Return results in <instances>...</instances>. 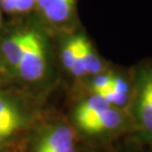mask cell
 <instances>
[{
	"instance_id": "cell-10",
	"label": "cell",
	"mask_w": 152,
	"mask_h": 152,
	"mask_svg": "<svg viewBox=\"0 0 152 152\" xmlns=\"http://www.w3.org/2000/svg\"><path fill=\"white\" fill-rule=\"evenodd\" d=\"M0 4L7 12H16V0H0Z\"/></svg>"
},
{
	"instance_id": "cell-7",
	"label": "cell",
	"mask_w": 152,
	"mask_h": 152,
	"mask_svg": "<svg viewBox=\"0 0 152 152\" xmlns=\"http://www.w3.org/2000/svg\"><path fill=\"white\" fill-rule=\"evenodd\" d=\"M26 37H27V32H18L7 38L2 44L4 59L6 61V64L11 70L17 71L18 69Z\"/></svg>"
},
{
	"instance_id": "cell-9",
	"label": "cell",
	"mask_w": 152,
	"mask_h": 152,
	"mask_svg": "<svg viewBox=\"0 0 152 152\" xmlns=\"http://www.w3.org/2000/svg\"><path fill=\"white\" fill-rule=\"evenodd\" d=\"M36 0H16V12H27L32 10Z\"/></svg>"
},
{
	"instance_id": "cell-2",
	"label": "cell",
	"mask_w": 152,
	"mask_h": 152,
	"mask_svg": "<svg viewBox=\"0 0 152 152\" xmlns=\"http://www.w3.org/2000/svg\"><path fill=\"white\" fill-rule=\"evenodd\" d=\"M132 94L127 114L134 125L131 139L143 147L152 144V58L131 66Z\"/></svg>"
},
{
	"instance_id": "cell-6",
	"label": "cell",
	"mask_w": 152,
	"mask_h": 152,
	"mask_svg": "<svg viewBox=\"0 0 152 152\" xmlns=\"http://www.w3.org/2000/svg\"><path fill=\"white\" fill-rule=\"evenodd\" d=\"M77 0H36L44 18L58 27L66 28L76 19Z\"/></svg>"
},
{
	"instance_id": "cell-11",
	"label": "cell",
	"mask_w": 152,
	"mask_h": 152,
	"mask_svg": "<svg viewBox=\"0 0 152 152\" xmlns=\"http://www.w3.org/2000/svg\"><path fill=\"white\" fill-rule=\"evenodd\" d=\"M144 152H152V144L148 145V147H144Z\"/></svg>"
},
{
	"instance_id": "cell-3",
	"label": "cell",
	"mask_w": 152,
	"mask_h": 152,
	"mask_svg": "<svg viewBox=\"0 0 152 152\" xmlns=\"http://www.w3.org/2000/svg\"><path fill=\"white\" fill-rule=\"evenodd\" d=\"M82 144L68 118L45 116L33 127L26 152H81Z\"/></svg>"
},
{
	"instance_id": "cell-8",
	"label": "cell",
	"mask_w": 152,
	"mask_h": 152,
	"mask_svg": "<svg viewBox=\"0 0 152 152\" xmlns=\"http://www.w3.org/2000/svg\"><path fill=\"white\" fill-rule=\"evenodd\" d=\"M81 152H144V147L131 139L130 136H126L115 142L113 145L104 149H95L82 145Z\"/></svg>"
},
{
	"instance_id": "cell-5",
	"label": "cell",
	"mask_w": 152,
	"mask_h": 152,
	"mask_svg": "<svg viewBox=\"0 0 152 152\" xmlns=\"http://www.w3.org/2000/svg\"><path fill=\"white\" fill-rule=\"evenodd\" d=\"M32 121V114L14 94L0 90V149L14 140Z\"/></svg>"
},
{
	"instance_id": "cell-1",
	"label": "cell",
	"mask_w": 152,
	"mask_h": 152,
	"mask_svg": "<svg viewBox=\"0 0 152 152\" xmlns=\"http://www.w3.org/2000/svg\"><path fill=\"white\" fill-rule=\"evenodd\" d=\"M66 118L82 145L95 149L110 147L134 131L127 112L97 94L82 91Z\"/></svg>"
},
{
	"instance_id": "cell-4",
	"label": "cell",
	"mask_w": 152,
	"mask_h": 152,
	"mask_svg": "<svg viewBox=\"0 0 152 152\" xmlns=\"http://www.w3.org/2000/svg\"><path fill=\"white\" fill-rule=\"evenodd\" d=\"M17 72L24 80L29 82L43 81L49 76V50L45 39L37 32H27Z\"/></svg>"
}]
</instances>
